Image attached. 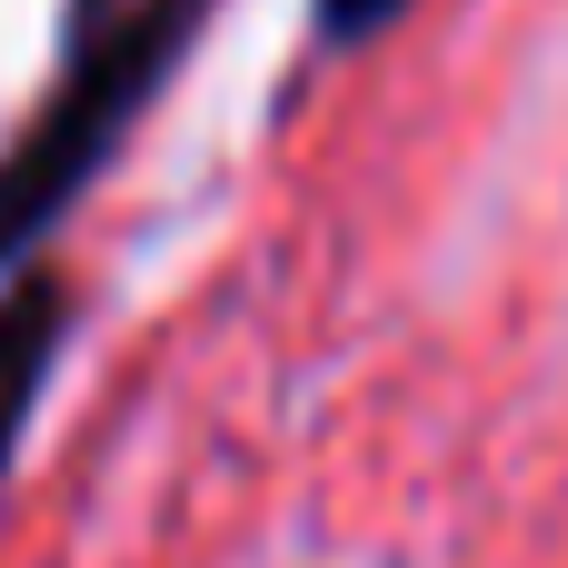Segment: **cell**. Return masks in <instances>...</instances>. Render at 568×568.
I'll list each match as a JSON object with an SVG mask.
<instances>
[{"mask_svg": "<svg viewBox=\"0 0 568 568\" xmlns=\"http://www.w3.org/2000/svg\"><path fill=\"white\" fill-rule=\"evenodd\" d=\"M409 10H419V0H310V40H320V50H369V40H389Z\"/></svg>", "mask_w": 568, "mask_h": 568, "instance_id": "3957f363", "label": "cell"}, {"mask_svg": "<svg viewBox=\"0 0 568 568\" xmlns=\"http://www.w3.org/2000/svg\"><path fill=\"white\" fill-rule=\"evenodd\" d=\"M220 0H120L100 20L70 30L50 100L20 120V140L0 150V280L40 260V240L90 200V180L120 160V140L150 120V100L180 80L190 40L210 30Z\"/></svg>", "mask_w": 568, "mask_h": 568, "instance_id": "6da1fadb", "label": "cell"}, {"mask_svg": "<svg viewBox=\"0 0 568 568\" xmlns=\"http://www.w3.org/2000/svg\"><path fill=\"white\" fill-rule=\"evenodd\" d=\"M60 349H70V280L30 260V270L0 280V479L30 439V419H40V389H50Z\"/></svg>", "mask_w": 568, "mask_h": 568, "instance_id": "7a4b0ae2", "label": "cell"}, {"mask_svg": "<svg viewBox=\"0 0 568 568\" xmlns=\"http://www.w3.org/2000/svg\"><path fill=\"white\" fill-rule=\"evenodd\" d=\"M100 10H120V0H70V30H80V20H100Z\"/></svg>", "mask_w": 568, "mask_h": 568, "instance_id": "277c9868", "label": "cell"}]
</instances>
